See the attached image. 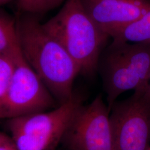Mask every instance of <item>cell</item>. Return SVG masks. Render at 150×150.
Wrapping results in <instances>:
<instances>
[{
    "instance_id": "4fadbf2b",
    "label": "cell",
    "mask_w": 150,
    "mask_h": 150,
    "mask_svg": "<svg viewBox=\"0 0 150 150\" xmlns=\"http://www.w3.org/2000/svg\"><path fill=\"white\" fill-rule=\"evenodd\" d=\"M0 150H19L10 135L0 131Z\"/></svg>"
},
{
    "instance_id": "7c38bea8",
    "label": "cell",
    "mask_w": 150,
    "mask_h": 150,
    "mask_svg": "<svg viewBox=\"0 0 150 150\" xmlns=\"http://www.w3.org/2000/svg\"><path fill=\"white\" fill-rule=\"evenodd\" d=\"M17 49L12 54H0V102L5 95L12 76L15 67L14 54Z\"/></svg>"
},
{
    "instance_id": "52a82bcc",
    "label": "cell",
    "mask_w": 150,
    "mask_h": 150,
    "mask_svg": "<svg viewBox=\"0 0 150 150\" xmlns=\"http://www.w3.org/2000/svg\"><path fill=\"white\" fill-rule=\"evenodd\" d=\"M61 144L66 150H115L110 111L101 95L77 109Z\"/></svg>"
},
{
    "instance_id": "e0dca14e",
    "label": "cell",
    "mask_w": 150,
    "mask_h": 150,
    "mask_svg": "<svg viewBox=\"0 0 150 150\" xmlns=\"http://www.w3.org/2000/svg\"></svg>"
},
{
    "instance_id": "8fae6325",
    "label": "cell",
    "mask_w": 150,
    "mask_h": 150,
    "mask_svg": "<svg viewBox=\"0 0 150 150\" xmlns=\"http://www.w3.org/2000/svg\"><path fill=\"white\" fill-rule=\"evenodd\" d=\"M65 0H16L18 8L31 15L46 13L57 7Z\"/></svg>"
},
{
    "instance_id": "6da1fadb",
    "label": "cell",
    "mask_w": 150,
    "mask_h": 150,
    "mask_svg": "<svg viewBox=\"0 0 150 150\" xmlns=\"http://www.w3.org/2000/svg\"><path fill=\"white\" fill-rule=\"evenodd\" d=\"M22 54L60 105L74 96V83L80 69L60 43L46 32L34 15L25 13L16 20Z\"/></svg>"
},
{
    "instance_id": "9c48e42d",
    "label": "cell",
    "mask_w": 150,
    "mask_h": 150,
    "mask_svg": "<svg viewBox=\"0 0 150 150\" xmlns=\"http://www.w3.org/2000/svg\"><path fill=\"white\" fill-rule=\"evenodd\" d=\"M116 42L150 43V11L111 37Z\"/></svg>"
},
{
    "instance_id": "5b68a950",
    "label": "cell",
    "mask_w": 150,
    "mask_h": 150,
    "mask_svg": "<svg viewBox=\"0 0 150 150\" xmlns=\"http://www.w3.org/2000/svg\"><path fill=\"white\" fill-rule=\"evenodd\" d=\"M15 67L0 102V119L11 120L47 111L59 106L23 57L20 46L14 54Z\"/></svg>"
},
{
    "instance_id": "9a60e30c",
    "label": "cell",
    "mask_w": 150,
    "mask_h": 150,
    "mask_svg": "<svg viewBox=\"0 0 150 150\" xmlns=\"http://www.w3.org/2000/svg\"><path fill=\"white\" fill-rule=\"evenodd\" d=\"M12 0H0V6L6 5L9 4Z\"/></svg>"
},
{
    "instance_id": "5bb4252c",
    "label": "cell",
    "mask_w": 150,
    "mask_h": 150,
    "mask_svg": "<svg viewBox=\"0 0 150 150\" xmlns=\"http://www.w3.org/2000/svg\"><path fill=\"white\" fill-rule=\"evenodd\" d=\"M144 95L145 96L150 100V80L149 85H147L146 89L144 90Z\"/></svg>"
},
{
    "instance_id": "2e32d148",
    "label": "cell",
    "mask_w": 150,
    "mask_h": 150,
    "mask_svg": "<svg viewBox=\"0 0 150 150\" xmlns=\"http://www.w3.org/2000/svg\"><path fill=\"white\" fill-rule=\"evenodd\" d=\"M150 150V148H149V150Z\"/></svg>"
},
{
    "instance_id": "277c9868",
    "label": "cell",
    "mask_w": 150,
    "mask_h": 150,
    "mask_svg": "<svg viewBox=\"0 0 150 150\" xmlns=\"http://www.w3.org/2000/svg\"><path fill=\"white\" fill-rule=\"evenodd\" d=\"M82 104L83 97L75 92L69 101L54 109L8 120L7 126L19 150H56Z\"/></svg>"
},
{
    "instance_id": "ac0fdd59",
    "label": "cell",
    "mask_w": 150,
    "mask_h": 150,
    "mask_svg": "<svg viewBox=\"0 0 150 150\" xmlns=\"http://www.w3.org/2000/svg\"><path fill=\"white\" fill-rule=\"evenodd\" d=\"M149 1H150V0H149Z\"/></svg>"
},
{
    "instance_id": "3957f363",
    "label": "cell",
    "mask_w": 150,
    "mask_h": 150,
    "mask_svg": "<svg viewBox=\"0 0 150 150\" xmlns=\"http://www.w3.org/2000/svg\"><path fill=\"white\" fill-rule=\"evenodd\" d=\"M102 78L110 111L118 97L145 90L150 80V43L116 42L102 51L97 71Z\"/></svg>"
},
{
    "instance_id": "ba28073f",
    "label": "cell",
    "mask_w": 150,
    "mask_h": 150,
    "mask_svg": "<svg viewBox=\"0 0 150 150\" xmlns=\"http://www.w3.org/2000/svg\"><path fill=\"white\" fill-rule=\"evenodd\" d=\"M88 16L111 38L150 11L149 0H80Z\"/></svg>"
},
{
    "instance_id": "7a4b0ae2",
    "label": "cell",
    "mask_w": 150,
    "mask_h": 150,
    "mask_svg": "<svg viewBox=\"0 0 150 150\" xmlns=\"http://www.w3.org/2000/svg\"><path fill=\"white\" fill-rule=\"evenodd\" d=\"M42 26L75 60L81 75L88 78L95 75L110 37L93 21L80 0H66L59 12Z\"/></svg>"
},
{
    "instance_id": "30bf717a",
    "label": "cell",
    "mask_w": 150,
    "mask_h": 150,
    "mask_svg": "<svg viewBox=\"0 0 150 150\" xmlns=\"http://www.w3.org/2000/svg\"><path fill=\"white\" fill-rule=\"evenodd\" d=\"M18 47L16 21L7 12L0 10V54H12Z\"/></svg>"
},
{
    "instance_id": "8992f818",
    "label": "cell",
    "mask_w": 150,
    "mask_h": 150,
    "mask_svg": "<svg viewBox=\"0 0 150 150\" xmlns=\"http://www.w3.org/2000/svg\"><path fill=\"white\" fill-rule=\"evenodd\" d=\"M115 150H148L150 142V100L144 90L117 100L110 111Z\"/></svg>"
}]
</instances>
